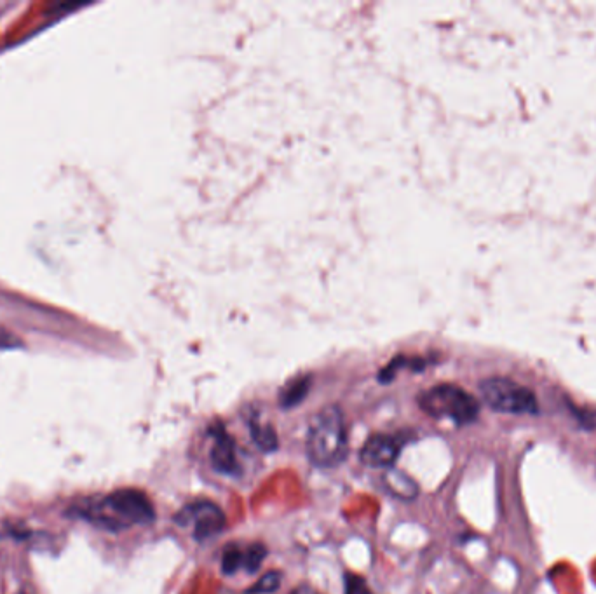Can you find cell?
Here are the masks:
<instances>
[{
	"mask_svg": "<svg viewBox=\"0 0 596 594\" xmlns=\"http://www.w3.org/2000/svg\"><path fill=\"white\" fill-rule=\"evenodd\" d=\"M265 556H267V547L264 544H250L244 547V570L248 574H255L265 560Z\"/></svg>",
	"mask_w": 596,
	"mask_h": 594,
	"instance_id": "cell-12",
	"label": "cell"
},
{
	"mask_svg": "<svg viewBox=\"0 0 596 594\" xmlns=\"http://www.w3.org/2000/svg\"><path fill=\"white\" fill-rule=\"evenodd\" d=\"M20 345V340L11 331L0 328V349H14Z\"/></svg>",
	"mask_w": 596,
	"mask_h": 594,
	"instance_id": "cell-15",
	"label": "cell"
},
{
	"mask_svg": "<svg viewBox=\"0 0 596 594\" xmlns=\"http://www.w3.org/2000/svg\"><path fill=\"white\" fill-rule=\"evenodd\" d=\"M241 568L244 570V547L238 544L225 547L224 556H222V572L225 575H234Z\"/></svg>",
	"mask_w": 596,
	"mask_h": 594,
	"instance_id": "cell-11",
	"label": "cell"
},
{
	"mask_svg": "<svg viewBox=\"0 0 596 594\" xmlns=\"http://www.w3.org/2000/svg\"><path fill=\"white\" fill-rule=\"evenodd\" d=\"M480 394L495 412L513 415H536L539 412L536 394L511 378H485L480 384Z\"/></svg>",
	"mask_w": 596,
	"mask_h": 594,
	"instance_id": "cell-4",
	"label": "cell"
},
{
	"mask_svg": "<svg viewBox=\"0 0 596 594\" xmlns=\"http://www.w3.org/2000/svg\"><path fill=\"white\" fill-rule=\"evenodd\" d=\"M21 594V593H20Z\"/></svg>",
	"mask_w": 596,
	"mask_h": 594,
	"instance_id": "cell-17",
	"label": "cell"
},
{
	"mask_svg": "<svg viewBox=\"0 0 596 594\" xmlns=\"http://www.w3.org/2000/svg\"><path fill=\"white\" fill-rule=\"evenodd\" d=\"M70 513L88 521L89 525L121 532L136 525H150L156 520V511L149 497L138 490H117L102 499L82 500Z\"/></svg>",
	"mask_w": 596,
	"mask_h": 594,
	"instance_id": "cell-1",
	"label": "cell"
},
{
	"mask_svg": "<svg viewBox=\"0 0 596 594\" xmlns=\"http://www.w3.org/2000/svg\"><path fill=\"white\" fill-rule=\"evenodd\" d=\"M251 439L255 445L265 453L276 452L278 450V434L274 431L271 424H262L260 420L253 419L250 422Z\"/></svg>",
	"mask_w": 596,
	"mask_h": 594,
	"instance_id": "cell-9",
	"label": "cell"
},
{
	"mask_svg": "<svg viewBox=\"0 0 596 594\" xmlns=\"http://www.w3.org/2000/svg\"><path fill=\"white\" fill-rule=\"evenodd\" d=\"M386 486L396 497H405V499H412L417 493V485H415L412 478H408L407 474L400 473L396 469H389L386 474Z\"/></svg>",
	"mask_w": 596,
	"mask_h": 594,
	"instance_id": "cell-10",
	"label": "cell"
},
{
	"mask_svg": "<svg viewBox=\"0 0 596 594\" xmlns=\"http://www.w3.org/2000/svg\"><path fill=\"white\" fill-rule=\"evenodd\" d=\"M175 523L178 527H192L194 539L203 542L220 534L227 525V518L211 500H196L175 514Z\"/></svg>",
	"mask_w": 596,
	"mask_h": 594,
	"instance_id": "cell-5",
	"label": "cell"
},
{
	"mask_svg": "<svg viewBox=\"0 0 596 594\" xmlns=\"http://www.w3.org/2000/svg\"><path fill=\"white\" fill-rule=\"evenodd\" d=\"M292 594H319L316 589H312L311 586H300V588L293 589Z\"/></svg>",
	"mask_w": 596,
	"mask_h": 594,
	"instance_id": "cell-16",
	"label": "cell"
},
{
	"mask_svg": "<svg viewBox=\"0 0 596 594\" xmlns=\"http://www.w3.org/2000/svg\"><path fill=\"white\" fill-rule=\"evenodd\" d=\"M346 594H372L368 584H366L363 577L359 575L347 574L346 575Z\"/></svg>",
	"mask_w": 596,
	"mask_h": 594,
	"instance_id": "cell-14",
	"label": "cell"
},
{
	"mask_svg": "<svg viewBox=\"0 0 596 594\" xmlns=\"http://www.w3.org/2000/svg\"><path fill=\"white\" fill-rule=\"evenodd\" d=\"M213 446H211V466L217 473L225 476H236L241 473V466L238 460V446L229 432L224 427L213 426L210 429Z\"/></svg>",
	"mask_w": 596,
	"mask_h": 594,
	"instance_id": "cell-7",
	"label": "cell"
},
{
	"mask_svg": "<svg viewBox=\"0 0 596 594\" xmlns=\"http://www.w3.org/2000/svg\"><path fill=\"white\" fill-rule=\"evenodd\" d=\"M305 450L316 467H337L346 460V420L339 406H326L311 420Z\"/></svg>",
	"mask_w": 596,
	"mask_h": 594,
	"instance_id": "cell-2",
	"label": "cell"
},
{
	"mask_svg": "<svg viewBox=\"0 0 596 594\" xmlns=\"http://www.w3.org/2000/svg\"><path fill=\"white\" fill-rule=\"evenodd\" d=\"M279 586H281V574L269 572L253 588L248 589V594H271L278 591Z\"/></svg>",
	"mask_w": 596,
	"mask_h": 594,
	"instance_id": "cell-13",
	"label": "cell"
},
{
	"mask_svg": "<svg viewBox=\"0 0 596 594\" xmlns=\"http://www.w3.org/2000/svg\"><path fill=\"white\" fill-rule=\"evenodd\" d=\"M407 439L396 434H373L361 448V462L368 467H393Z\"/></svg>",
	"mask_w": 596,
	"mask_h": 594,
	"instance_id": "cell-6",
	"label": "cell"
},
{
	"mask_svg": "<svg viewBox=\"0 0 596 594\" xmlns=\"http://www.w3.org/2000/svg\"><path fill=\"white\" fill-rule=\"evenodd\" d=\"M419 406L429 417L452 420L457 426L473 424L480 415L478 399L454 384L434 385L422 392Z\"/></svg>",
	"mask_w": 596,
	"mask_h": 594,
	"instance_id": "cell-3",
	"label": "cell"
},
{
	"mask_svg": "<svg viewBox=\"0 0 596 594\" xmlns=\"http://www.w3.org/2000/svg\"><path fill=\"white\" fill-rule=\"evenodd\" d=\"M309 389H311L309 375L293 378L292 382H288L279 392V406L285 410H292L304 401L305 396L309 394Z\"/></svg>",
	"mask_w": 596,
	"mask_h": 594,
	"instance_id": "cell-8",
	"label": "cell"
}]
</instances>
